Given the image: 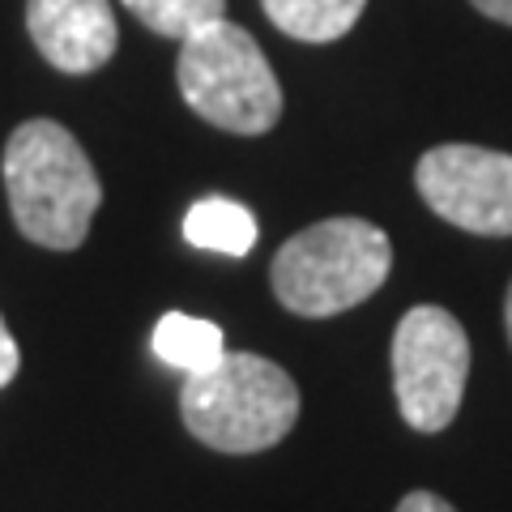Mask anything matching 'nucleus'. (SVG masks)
Returning a JSON list of instances; mask_svg holds the SVG:
<instances>
[{"instance_id": "1", "label": "nucleus", "mask_w": 512, "mask_h": 512, "mask_svg": "<svg viewBox=\"0 0 512 512\" xmlns=\"http://www.w3.org/2000/svg\"><path fill=\"white\" fill-rule=\"evenodd\" d=\"M5 192L18 231L39 248H82L94 214L103 205V184L90 154L56 120H26L5 146Z\"/></svg>"}, {"instance_id": "2", "label": "nucleus", "mask_w": 512, "mask_h": 512, "mask_svg": "<svg viewBox=\"0 0 512 512\" xmlns=\"http://www.w3.org/2000/svg\"><path fill=\"white\" fill-rule=\"evenodd\" d=\"M393 269V244L367 218H325L274 256V295L295 316H338L372 299Z\"/></svg>"}, {"instance_id": "3", "label": "nucleus", "mask_w": 512, "mask_h": 512, "mask_svg": "<svg viewBox=\"0 0 512 512\" xmlns=\"http://www.w3.org/2000/svg\"><path fill=\"white\" fill-rule=\"evenodd\" d=\"M184 427L218 453H265L299 419V389L274 359L227 350L180 389Z\"/></svg>"}, {"instance_id": "4", "label": "nucleus", "mask_w": 512, "mask_h": 512, "mask_svg": "<svg viewBox=\"0 0 512 512\" xmlns=\"http://www.w3.org/2000/svg\"><path fill=\"white\" fill-rule=\"evenodd\" d=\"M175 82L201 120L239 137H261L282 116V86L261 43L227 18L180 43Z\"/></svg>"}, {"instance_id": "5", "label": "nucleus", "mask_w": 512, "mask_h": 512, "mask_svg": "<svg viewBox=\"0 0 512 512\" xmlns=\"http://www.w3.org/2000/svg\"><path fill=\"white\" fill-rule=\"evenodd\" d=\"M470 380V338L453 312L419 303L393 333V393L402 419L436 436L457 419Z\"/></svg>"}, {"instance_id": "6", "label": "nucleus", "mask_w": 512, "mask_h": 512, "mask_svg": "<svg viewBox=\"0 0 512 512\" xmlns=\"http://www.w3.org/2000/svg\"><path fill=\"white\" fill-rule=\"evenodd\" d=\"M414 188L431 214L474 235H512V154L483 146H436L414 167Z\"/></svg>"}, {"instance_id": "7", "label": "nucleus", "mask_w": 512, "mask_h": 512, "mask_svg": "<svg viewBox=\"0 0 512 512\" xmlns=\"http://www.w3.org/2000/svg\"><path fill=\"white\" fill-rule=\"evenodd\" d=\"M30 39L60 73H94L116 56L120 30L111 0H26Z\"/></svg>"}, {"instance_id": "8", "label": "nucleus", "mask_w": 512, "mask_h": 512, "mask_svg": "<svg viewBox=\"0 0 512 512\" xmlns=\"http://www.w3.org/2000/svg\"><path fill=\"white\" fill-rule=\"evenodd\" d=\"M184 239L205 252L248 256L256 248V218L231 197H205L184 214Z\"/></svg>"}, {"instance_id": "9", "label": "nucleus", "mask_w": 512, "mask_h": 512, "mask_svg": "<svg viewBox=\"0 0 512 512\" xmlns=\"http://www.w3.org/2000/svg\"><path fill=\"white\" fill-rule=\"evenodd\" d=\"M154 355L167 367H175V372L197 376V372H210V367L227 355V346H222V329L214 320L167 312L154 325Z\"/></svg>"}, {"instance_id": "10", "label": "nucleus", "mask_w": 512, "mask_h": 512, "mask_svg": "<svg viewBox=\"0 0 512 512\" xmlns=\"http://www.w3.org/2000/svg\"><path fill=\"white\" fill-rule=\"evenodd\" d=\"M363 5L367 0H261L265 18L303 43H333L350 35V26L363 18Z\"/></svg>"}, {"instance_id": "11", "label": "nucleus", "mask_w": 512, "mask_h": 512, "mask_svg": "<svg viewBox=\"0 0 512 512\" xmlns=\"http://www.w3.org/2000/svg\"><path fill=\"white\" fill-rule=\"evenodd\" d=\"M124 9L146 30H154V35H167L180 43L210 22L227 18V0H124Z\"/></svg>"}, {"instance_id": "12", "label": "nucleus", "mask_w": 512, "mask_h": 512, "mask_svg": "<svg viewBox=\"0 0 512 512\" xmlns=\"http://www.w3.org/2000/svg\"><path fill=\"white\" fill-rule=\"evenodd\" d=\"M18 363H22V355H18V342H13V333H9V325H5V316H0V389L18 376Z\"/></svg>"}, {"instance_id": "13", "label": "nucleus", "mask_w": 512, "mask_h": 512, "mask_svg": "<svg viewBox=\"0 0 512 512\" xmlns=\"http://www.w3.org/2000/svg\"><path fill=\"white\" fill-rule=\"evenodd\" d=\"M397 512H457V508L436 491H410L406 500L397 504Z\"/></svg>"}, {"instance_id": "14", "label": "nucleus", "mask_w": 512, "mask_h": 512, "mask_svg": "<svg viewBox=\"0 0 512 512\" xmlns=\"http://www.w3.org/2000/svg\"><path fill=\"white\" fill-rule=\"evenodd\" d=\"M470 5H474L478 13H483V18L512 26V0H470Z\"/></svg>"}, {"instance_id": "15", "label": "nucleus", "mask_w": 512, "mask_h": 512, "mask_svg": "<svg viewBox=\"0 0 512 512\" xmlns=\"http://www.w3.org/2000/svg\"><path fill=\"white\" fill-rule=\"evenodd\" d=\"M504 325H508V342H512V286H508V299H504Z\"/></svg>"}]
</instances>
